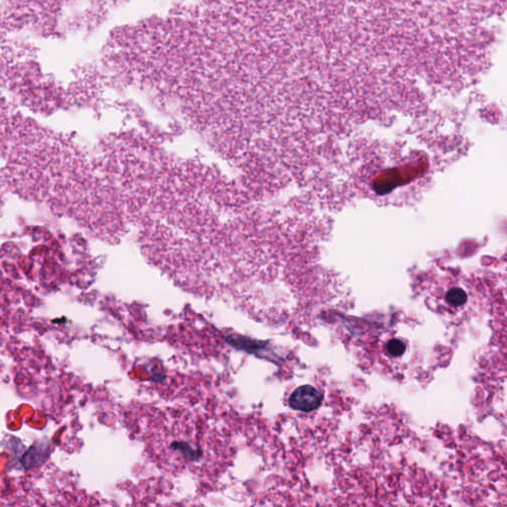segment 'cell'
<instances>
[{"mask_svg": "<svg viewBox=\"0 0 507 507\" xmlns=\"http://www.w3.org/2000/svg\"><path fill=\"white\" fill-rule=\"evenodd\" d=\"M323 400L322 395L311 386H302L297 388L290 397V406L298 411L311 412L321 404Z\"/></svg>", "mask_w": 507, "mask_h": 507, "instance_id": "cell-1", "label": "cell"}, {"mask_svg": "<svg viewBox=\"0 0 507 507\" xmlns=\"http://www.w3.org/2000/svg\"><path fill=\"white\" fill-rule=\"evenodd\" d=\"M447 300L454 306H459L467 301V294L460 289H454L447 294Z\"/></svg>", "mask_w": 507, "mask_h": 507, "instance_id": "cell-2", "label": "cell"}, {"mask_svg": "<svg viewBox=\"0 0 507 507\" xmlns=\"http://www.w3.org/2000/svg\"><path fill=\"white\" fill-rule=\"evenodd\" d=\"M387 349L389 351V353L392 355V356H395V357H399L401 356L404 351H405V345L402 341L400 340H398V339H393L391 340L389 343H388V346H387Z\"/></svg>", "mask_w": 507, "mask_h": 507, "instance_id": "cell-3", "label": "cell"}]
</instances>
